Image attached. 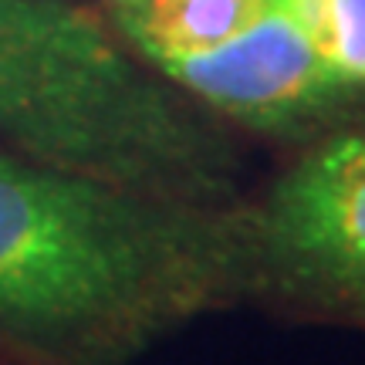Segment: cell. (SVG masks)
<instances>
[{
  "label": "cell",
  "mask_w": 365,
  "mask_h": 365,
  "mask_svg": "<svg viewBox=\"0 0 365 365\" xmlns=\"http://www.w3.org/2000/svg\"><path fill=\"white\" fill-rule=\"evenodd\" d=\"M257 281L250 210L0 153V339L44 362L129 365Z\"/></svg>",
  "instance_id": "1"
},
{
  "label": "cell",
  "mask_w": 365,
  "mask_h": 365,
  "mask_svg": "<svg viewBox=\"0 0 365 365\" xmlns=\"http://www.w3.org/2000/svg\"><path fill=\"white\" fill-rule=\"evenodd\" d=\"M0 139L48 166L230 207L237 163L220 132L61 0H0Z\"/></svg>",
  "instance_id": "2"
},
{
  "label": "cell",
  "mask_w": 365,
  "mask_h": 365,
  "mask_svg": "<svg viewBox=\"0 0 365 365\" xmlns=\"http://www.w3.org/2000/svg\"><path fill=\"white\" fill-rule=\"evenodd\" d=\"M250 217L261 281L365 322V122L308 149Z\"/></svg>",
  "instance_id": "3"
},
{
  "label": "cell",
  "mask_w": 365,
  "mask_h": 365,
  "mask_svg": "<svg viewBox=\"0 0 365 365\" xmlns=\"http://www.w3.org/2000/svg\"><path fill=\"white\" fill-rule=\"evenodd\" d=\"M153 68L180 91L257 129H294L359 91L331 68L291 0H261L234 38L159 58Z\"/></svg>",
  "instance_id": "4"
},
{
  "label": "cell",
  "mask_w": 365,
  "mask_h": 365,
  "mask_svg": "<svg viewBox=\"0 0 365 365\" xmlns=\"http://www.w3.org/2000/svg\"><path fill=\"white\" fill-rule=\"evenodd\" d=\"M261 0H135L118 7L122 31L149 58L193 54L234 38L257 14Z\"/></svg>",
  "instance_id": "5"
},
{
  "label": "cell",
  "mask_w": 365,
  "mask_h": 365,
  "mask_svg": "<svg viewBox=\"0 0 365 365\" xmlns=\"http://www.w3.org/2000/svg\"><path fill=\"white\" fill-rule=\"evenodd\" d=\"M331 68L365 88V0H291Z\"/></svg>",
  "instance_id": "6"
},
{
  "label": "cell",
  "mask_w": 365,
  "mask_h": 365,
  "mask_svg": "<svg viewBox=\"0 0 365 365\" xmlns=\"http://www.w3.org/2000/svg\"><path fill=\"white\" fill-rule=\"evenodd\" d=\"M118 7H129V4H135V0H115Z\"/></svg>",
  "instance_id": "7"
}]
</instances>
